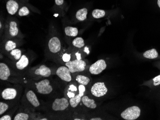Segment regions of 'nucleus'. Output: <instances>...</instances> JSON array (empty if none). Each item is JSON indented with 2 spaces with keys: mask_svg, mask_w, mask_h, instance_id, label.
Wrapping results in <instances>:
<instances>
[{
  "mask_svg": "<svg viewBox=\"0 0 160 120\" xmlns=\"http://www.w3.org/2000/svg\"><path fill=\"white\" fill-rule=\"evenodd\" d=\"M24 86H28L31 88L36 91L38 95L47 97L50 98V100L61 97L62 94H63V91H62V90L59 84L54 81L51 77L39 80L28 79Z\"/></svg>",
  "mask_w": 160,
  "mask_h": 120,
  "instance_id": "f257e3e1",
  "label": "nucleus"
},
{
  "mask_svg": "<svg viewBox=\"0 0 160 120\" xmlns=\"http://www.w3.org/2000/svg\"><path fill=\"white\" fill-rule=\"evenodd\" d=\"M69 100L66 97H59L46 102L44 110L51 119H64V115L70 108Z\"/></svg>",
  "mask_w": 160,
  "mask_h": 120,
  "instance_id": "f03ea898",
  "label": "nucleus"
},
{
  "mask_svg": "<svg viewBox=\"0 0 160 120\" xmlns=\"http://www.w3.org/2000/svg\"><path fill=\"white\" fill-rule=\"evenodd\" d=\"M23 96L20 100V107L25 111L35 113L36 111H44L45 103L40 100L36 91L29 87L25 86Z\"/></svg>",
  "mask_w": 160,
  "mask_h": 120,
  "instance_id": "7ed1b4c3",
  "label": "nucleus"
},
{
  "mask_svg": "<svg viewBox=\"0 0 160 120\" xmlns=\"http://www.w3.org/2000/svg\"><path fill=\"white\" fill-rule=\"evenodd\" d=\"M0 79L13 84H21L24 85L28 79L25 75L14 70L6 61L1 60L0 63Z\"/></svg>",
  "mask_w": 160,
  "mask_h": 120,
  "instance_id": "20e7f679",
  "label": "nucleus"
},
{
  "mask_svg": "<svg viewBox=\"0 0 160 120\" xmlns=\"http://www.w3.org/2000/svg\"><path fill=\"white\" fill-rule=\"evenodd\" d=\"M61 38L57 33L52 31L49 34L46 46L45 54L48 59L56 62L59 55L64 49Z\"/></svg>",
  "mask_w": 160,
  "mask_h": 120,
  "instance_id": "39448f33",
  "label": "nucleus"
},
{
  "mask_svg": "<svg viewBox=\"0 0 160 120\" xmlns=\"http://www.w3.org/2000/svg\"><path fill=\"white\" fill-rule=\"evenodd\" d=\"M25 87L21 84H14L13 86L6 87L1 90V100L18 103L20 102Z\"/></svg>",
  "mask_w": 160,
  "mask_h": 120,
  "instance_id": "423d86ee",
  "label": "nucleus"
},
{
  "mask_svg": "<svg viewBox=\"0 0 160 120\" xmlns=\"http://www.w3.org/2000/svg\"><path fill=\"white\" fill-rule=\"evenodd\" d=\"M25 36L21 32L18 21L16 17L10 16L5 19L4 34L1 40L4 38L23 39Z\"/></svg>",
  "mask_w": 160,
  "mask_h": 120,
  "instance_id": "0eeeda50",
  "label": "nucleus"
},
{
  "mask_svg": "<svg viewBox=\"0 0 160 120\" xmlns=\"http://www.w3.org/2000/svg\"><path fill=\"white\" fill-rule=\"evenodd\" d=\"M55 74V69L50 68L44 64H40L30 68L26 72L27 78L33 80H39L52 77Z\"/></svg>",
  "mask_w": 160,
  "mask_h": 120,
  "instance_id": "6e6552de",
  "label": "nucleus"
},
{
  "mask_svg": "<svg viewBox=\"0 0 160 120\" xmlns=\"http://www.w3.org/2000/svg\"><path fill=\"white\" fill-rule=\"evenodd\" d=\"M34 59L33 54L27 52L23 54L21 58L18 61L13 62L9 59L5 60V61L8 63L14 70L26 76V72L30 68V65Z\"/></svg>",
  "mask_w": 160,
  "mask_h": 120,
  "instance_id": "1a4fd4ad",
  "label": "nucleus"
},
{
  "mask_svg": "<svg viewBox=\"0 0 160 120\" xmlns=\"http://www.w3.org/2000/svg\"><path fill=\"white\" fill-rule=\"evenodd\" d=\"M24 43L23 39L20 38H4L1 43V53L5 55L16 48H18Z\"/></svg>",
  "mask_w": 160,
  "mask_h": 120,
  "instance_id": "9d476101",
  "label": "nucleus"
},
{
  "mask_svg": "<svg viewBox=\"0 0 160 120\" xmlns=\"http://www.w3.org/2000/svg\"><path fill=\"white\" fill-rule=\"evenodd\" d=\"M62 65H65L68 67L71 73L73 74L84 71L86 69V63L83 60L75 59L68 62L65 63Z\"/></svg>",
  "mask_w": 160,
  "mask_h": 120,
  "instance_id": "9b49d317",
  "label": "nucleus"
},
{
  "mask_svg": "<svg viewBox=\"0 0 160 120\" xmlns=\"http://www.w3.org/2000/svg\"><path fill=\"white\" fill-rule=\"evenodd\" d=\"M108 92V88L105 82L101 81L94 83L90 89V93L94 97L101 98L105 96Z\"/></svg>",
  "mask_w": 160,
  "mask_h": 120,
  "instance_id": "f8f14e48",
  "label": "nucleus"
},
{
  "mask_svg": "<svg viewBox=\"0 0 160 120\" xmlns=\"http://www.w3.org/2000/svg\"><path fill=\"white\" fill-rule=\"evenodd\" d=\"M68 67L65 65L60 66L55 69V75L64 82H69L73 81V77Z\"/></svg>",
  "mask_w": 160,
  "mask_h": 120,
  "instance_id": "ddd939ff",
  "label": "nucleus"
},
{
  "mask_svg": "<svg viewBox=\"0 0 160 120\" xmlns=\"http://www.w3.org/2000/svg\"><path fill=\"white\" fill-rule=\"evenodd\" d=\"M141 109L136 106L129 107L121 113L122 118L126 120H135L140 117Z\"/></svg>",
  "mask_w": 160,
  "mask_h": 120,
  "instance_id": "4468645a",
  "label": "nucleus"
},
{
  "mask_svg": "<svg viewBox=\"0 0 160 120\" xmlns=\"http://www.w3.org/2000/svg\"><path fill=\"white\" fill-rule=\"evenodd\" d=\"M107 64L105 60L101 59L94 63L90 66L89 70L92 75H98L106 70Z\"/></svg>",
  "mask_w": 160,
  "mask_h": 120,
  "instance_id": "2eb2a0df",
  "label": "nucleus"
},
{
  "mask_svg": "<svg viewBox=\"0 0 160 120\" xmlns=\"http://www.w3.org/2000/svg\"><path fill=\"white\" fill-rule=\"evenodd\" d=\"M22 4L19 0H7L5 5L7 12L10 16L17 15Z\"/></svg>",
  "mask_w": 160,
  "mask_h": 120,
  "instance_id": "dca6fc26",
  "label": "nucleus"
},
{
  "mask_svg": "<svg viewBox=\"0 0 160 120\" xmlns=\"http://www.w3.org/2000/svg\"><path fill=\"white\" fill-rule=\"evenodd\" d=\"M85 90L86 89L85 86L80 84L79 85V93L74 97L69 100L71 108H75L78 106L80 102H81L82 98L84 95Z\"/></svg>",
  "mask_w": 160,
  "mask_h": 120,
  "instance_id": "f3484780",
  "label": "nucleus"
},
{
  "mask_svg": "<svg viewBox=\"0 0 160 120\" xmlns=\"http://www.w3.org/2000/svg\"><path fill=\"white\" fill-rule=\"evenodd\" d=\"M72 81L69 82V84L64 89V96L66 97L68 100L74 97L79 93V86L77 87L76 84L72 83Z\"/></svg>",
  "mask_w": 160,
  "mask_h": 120,
  "instance_id": "a211bd4d",
  "label": "nucleus"
},
{
  "mask_svg": "<svg viewBox=\"0 0 160 120\" xmlns=\"http://www.w3.org/2000/svg\"><path fill=\"white\" fill-rule=\"evenodd\" d=\"M35 113L27 111H19L16 113L12 118L13 120H38Z\"/></svg>",
  "mask_w": 160,
  "mask_h": 120,
  "instance_id": "6ab92c4d",
  "label": "nucleus"
},
{
  "mask_svg": "<svg viewBox=\"0 0 160 120\" xmlns=\"http://www.w3.org/2000/svg\"><path fill=\"white\" fill-rule=\"evenodd\" d=\"M25 51L23 49L17 48L7 53L5 55H6L7 58H8L12 61L15 62L20 59L22 55H23Z\"/></svg>",
  "mask_w": 160,
  "mask_h": 120,
  "instance_id": "aec40b11",
  "label": "nucleus"
},
{
  "mask_svg": "<svg viewBox=\"0 0 160 120\" xmlns=\"http://www.w3.org/2000/svg\"><path fill=\"white\" fill-rule=\"evenodd\" d=\"M18 103H12V102H5V101L1 100V102H0V116H2V115L5 114V113L12 109Z\"/></svg>",
  "mask_w": 160,
  "mask_h": 120,
  "instance_id": "412c9836",
  "label": "nucleus"
},
{
  "mask_svg": "<svg viewBox=\"0 0 160 120\" xmlns=\"http://www.w3.org/2000/svg\"><path fill=\"white\" fill-rule=\"evenodd\" d=\"M55 10L62 17H63L66 12V3L64 0H55Z\"/></svg>",
  "mask_w": 160,
  "mask_h": 120,
  "instance_id": "4be33fe9",
  "label": "nucleus"
},
{
  "mask_svg": "<svg viewBox=\"0 0 160 120\" xmlns=\"http://www.w3.org/2000/svg\"><path fill=\"white\" fill-rule=\"evenodd\" d=\"M20 105V102L14 106V107L12 109H11L8 112H7V113H5V114L1 116L0 117V120H12L13 116H14L13 115H14V113H17V111L19 108Z\"/></svg>",
  "mask_w": 160,
  "mask_h": 120,
  "instance_id": "5701e85b",
  "label": "nucleus"
},
{
  "mask_svg": "<svg viewBox=\"0 0 160 120\" xmlns=\"http://www.w3.org/2000/svg\"><path fill=\"white\" fill-rule=\"evenodd\" d=\"M81 102L87 108L91 109H95L97 108V103L92 98H90L88 96L84 95L82 98Z\"/></svg>",
  "mask_w": 160,
  "mask_h": 120,
  "instance_id": "b1692460",
  "label": "nucleus"
},
{
  "mask_svg": "<svg viewBox=\"0 0 160 120\" xmlns=\"http://www.w3.org/2000/svg\"><path fill=\"white\" fill-rule=\"evenodd\" d=\"M74 79L77 83L83 85L85 86L88 85L91 81V79L88 77L81 74L76 75L74 77Z\"/></svg>",
  "mask_w": 160,
  "mask_h": 120,
  "instance_id": "393cba45",
  "label": "nucleus"
},
{
  "mask_svg": "<svg viewBox=\"0 0 160 120\" xmlns=\"http://www.w3.org/2000/svg\"><path fill=\"white\" fill-rule=\"evenodd\" d=\"M87 14H88V10L86 8H83L79 10L76 12L75 17L77 20L79 21H83L87 18Z\"/></svg>",
  "mask_w": 160,
  "mask_h": 120,
  "instance_id": "a878e982",
  "label": "nucleus"
},
{
  "mask_svg": "<svg viewBox=\"0 0 160 120\" xmlns=\"http://www.w3.org/2000/svg\"><path fill=\"white\" fill-rule=\"evenodd\" d=\"M66 36L70 37H75L78 34V29L77 28L72 26H66L64 30Z\"/></svg>",
  "mask_w": 160,
  "mask_h": 120,
  "instance_id": "bb28decb",
  "label": "nucleus"
},
{
  "mask_svg": "<svg viewBox=\"0 0 160 120\" xmlns=\"http://www.w3.org/2000/svg\"><path fill=\"white\" fill-rule=\"evenodd\" d=\"M27 4H23L21 6L17 14L18 17H27L30 14L31 11L29 10L28 7L26 5Z\"/></svg>",
  "mask_w": 160,
  "mask_h": 120,
  "instance_id": "cd10ccee",
  "label": "nucleus"
},
{
  "mask_svg": "<svg viewBox=\"0 0 160 120\" xmlns=\"http://www.w3.org/2000/svg\"><path fill=\"white\" fill-rule=\"evenodd\" d=\"M143 55L146 59H154L158 57V53L156 49L152 48L145 52Z\"/></svg>",
  "mask_w": 160,
  "mask_h": 120,
  "instance_id": "c85d7f7f",
  "label": "nucleus"
},
{
  "mask_svg": "<svg viewBox=\"0 0 160 120\" xmlns=\"http://www.w3.org/2000/svg\"><path fill=\"white\" fill-rule=\"evenodd\" d=\"M72 45L76 48L80 49L84 46L85 43H84V41L83 38L78 37L74 38L73 41H72Z\"/></svg>",
  "mask_w": 160,
  "mask_h": 120,
  "instance_id": "c756f323",
  "label": "nucleus"
},
{
  "mask_svg": "<svg viewBox=\"0 0 160 120\" xmlns=\"http://www.w3.org/2000/svg\"><path fill=\"white\" fill-rule=\"evenodd\" d=\"M106 15V12L103 10L94 9L92 12V16L94 18L99 19L104 17Z\"/></svg>",
  "mask_w": 160,
  "mask_h": 120,
  "instance_id": "7c9ffc66",
  "label": "nucleus"
},
{
  "mask_svg": "<svg viewBox=\"0 0 160 120\" xmlns=\"http://www.w3.org/2000/svg\"><path fill=\"white\" fill-rule=\"evenodd\" d=\"M4 26H5V19H2V17H1L0 21V33H1V38H2L4 34Z\"/></svg>",
  "mask_w": 160,
  "mask_h": 120,
  "instance_id": "2f4dec72",
  "label": "nucleus"
},
{
  "mask_svg": "<svg viewBox=\"0 0 160 120\" xmlns=\"http://www.w3.org/2000/svg\"><path fill=\"white\" fill-rule=\"evenodd\" d=\"M153 85L155 86L160 85V75L156 76L153 79Z\"/></svg>",
  "mask_w": 160,
  "mask_h": 120,
  "instance_id": "473e14b6",
  "label": "nucleus"
},
{
  "mask_svg": "<svg viewBox=\"0 0 160 120\" xmlns=\"http://www.w3.org/2000/svg\"><path fill=\"white\" fill-rule=\"evenodd\" d=\"M75 55H76V59H77V60H82L81 54L79 53V52L76 53H75Z\"/></svg>",
  "mask_w": 160,
  "mask_h": 120,
  "instance_id": "72a5a7b5",
  "label": "nucleus"
},
{
  "mask_svg": "<svg viewBox=\"0 0 160 120\" xmlns=\"http://www.w3.org/2000/svg\"><path fill=\"white\" fill-rule=\"evenodd\" d=\"M19 1L23 4H27L29 1V0H19Z\"/></svg>",
  "mask_w": 160,
  "mask_h": 120,
  "instance_id": "f704fd0d",
  "label": "nucleus"
},
{
  "mask_svg": "<svg viewBox=\"0 0 160 120\" xmlns=\"http://www.w3.org/2000/svg\"><path fill=\"white\" fill-rule=\"evenodd\" d=\"M91 120H102L103 119L102 118H99V117H94V118H91Z\"/></svg>",
  "mask_w": 160,
  "mask_h": 120,
  "instance_id": "c9c22d12",
  "label": "nucleus"
},
{
  "mask_svg": "<svg viewBox=\"0 0 160 120\" xmlns=\"http://www.w3.org/2000/svg\"><path fill=\"white\" fill-rule=\"evenodd\" d=\"M157 4H158L159 7L160 8V0H157Z\"/></svg>",
  "mask_w": 160,
  "mask_h": 120,
  "instance_id": "e433bc0d",
  "label": "nucleus"
}]
</instances>
